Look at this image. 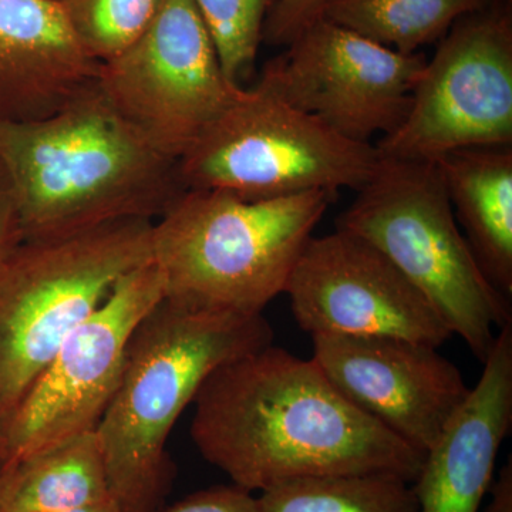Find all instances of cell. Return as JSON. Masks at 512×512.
Masks as SVG:
<instances>
[{
    "label": "cell",
    "mask_w": 512,
    "mask_h": 512,
    "mask_svg": "<svg viewBox=\"0 0 512 512\" xmlns=\"http://www.w3.org/2000/svg\"><path fill=\"white\" fill-rule=\"evenodd\" d=\"M101 92L165 156L180 160L238 99L192 0H165L136 42L101 63Z\"/></svg>",
    "instance_id": "cell-10"
},
{
    "label": "cell",
    "mask_w": 512,
    "mask_h": 512,
    "mask_svg": "<svg viewBox=\"0 0 512 512\" xmlns=\"http://www.w3.org/2000/svg\"><path fill=\"white\" fill-rule=\"evenodd\" d=\"M3 464H2V450H0V471H2Z\"/></svg>",
    "instance_id": "cell-28"
},
{
    "label": "cell",
    "mask_w": 512,
    "mask_h": 512,
    "mask_svg": "<svg viewBox=\"0 0 512 512\" xmlns=\"http://www.w3.org/2000/svg\"><path fill=\"white\" fill-rule=\"evenodd\" d=\"M426 60L322 18L265 64L258 83L340 136L370 143L402 124Z\"/></svg>",
    "instance_id": "cell-11"
},
{
    "label": "cell",
    "mask_w": 512,
    "mask_h": 512,
    "mask_svg": "<svg viewBox=\"0 0 512 512\" xmlns=\"http://www.w3.org/2000/svg\"><path fill=\"white\" fill-rule=\"evenodd\" d=\"M100 66L55 0H0V120L52 116L96 82Z\"/></svg>",
    "instance_id": "cell-15"
},
{
    "label": "cell",
    "mask_w": 512,
    "mask_h": 512,
    "mask_svg": "<svg viewBox=\"0 0 512 512\" xmlns=\"http://www.w3.org/2000/svg\"><path fill=\"white\" fill-rule=\"evenodd\" d=\"M84 50L104 63L146 32L165 0H55Z\"/></svg>",
    "instance_id": "cell-20"
},
{
    "label": "cell",
    "mask_w": 512,
    "mask_h": 512,
    "mask_svg": "<svg viewBox=\"0 0 512 512\" xmlns=\"http://www.w3.org/2000/svg\"><path fill=\"white\" fill-rule=\"evenodd\" d=\"M500 0H332L323 18L404 55L440 40L464 16Z\"/></svg>",
    "instance_id": "cell-18"
},
{
    "label": "cell",
    "mask_w": 512,
    "mask_h": 512,
    "mask_svg": "<svg viewBox=\"0 0 512 512\" xmlns=\"http://www.w3.org/2000/svg\"><path fill=\"white\" fill-rule=\"evenodd\" d=\"M336 228L382 252L484 362L511 306L461 234L436 163L379 157Z\"/></svg>",
    "instance_id": "cell-6"
},
{
    "label": "cell",
    "mask_w": 512,
    "mask_h": 512,
    "mask_svg": "<svg viewBox=\"0 0 512 512\" xmlns=\"http://www.w3.org/2000/svg\"><path fill=\"white\" fill-rule=\"evenodd\" d=\"M153 227L154 221L123 220L23 239L0 264V440L67 336L123 276L153 261Z\"/></svg>",
    "instance_id": "cell-5"
},
{
    "label": "cell",
    "mask_w": 512,
    "mask_h": 512,
    "mask_svg": "<svg viewBox=\"0 0 512 512\" xmlns=\"http://www.w3.org/2000/svg\"><path fill=\"white\" fill-rule=\"evenodd\" d=\"M335 192L245 200L187 190L154 222L153 262L164 299L201 311L258 315L289 276Z\"/></svg>",
    "instance_id": "cell-4"
},
{
    "label": "cell",
    "mask_w": 512,
    "mask_h": 512,
    "mask_svg": "<svg viewBox=\"0 0 512 512\" xmlns=\"http://www.w3.org/2000/svg\"><path fill=\"white\" fill-rule=\"evenodd\" d=\"M22 239L12 185L5 168L0 164V264L12 254Z\"/></svg>",
    "instance_id": "cell-24"
},
{
    "label": "cell",
    "mask_w": 512,
    "mask_h": 512,
    "mask_svg": "<svg viewBox=\"0 0 512 512\" xmlns=\"http://www.w3.org/2000/svg\"><path fill=\"white\" fill-rule=\"evenodd\" d=\"M113 500L96 431L18 464L8 512L70 510Z\"/></svg>",
    "instance_id": "cell-17"
},
{
    "label": "cell",
    "mask_w": 512,
    "mask_h": 512,
    "mask_svg": "<svg viewBox=\"0 0 512 512\" xmlns=\"http://www.w3.org/2000/svg\"><path fill=\"white\" fill-rule=\"evenodd\" d=\"M0 164L23 239L154 221L187 191L180 160L131 126L97 80L46 119L0 120Z\"/></svg>",
    "instance_id": "cell-2"
},
{
    "label": "cell",
    "mask_w": 512,
    "mask_h": 512,
    "mask_svg": "<svg viewBox=\"0 0 512 512\" xmlns=\"http://www.w3.org/2000/svg\"><path fill=\"white\" fill-rule=\"evenodd\" d=\"M379 154L340 136L262 84L242 89L180 158L187 190H221L245 200L311 191H359Z\"/></svg>",
    "instance_id": "cell-7"
},
{
    "label": "cell",
    "mask_w": 512,
    "mask_h": 512,
    "mask_svg": "<svg viewBox=\"0 0 512 512\" xmlns=\"http://www.w3.org/2000/svg\"><path fill=\"white\" fill-rule=\"evenodd\" d=\"M190 431L204 460L249 493L350 474H396L413 483L424 460L349 402L312 359L272 345L205 380Z\"/></svg>",
    "instance_id": "cell-1"
},
{
    "label": "cell",
    "mask_w": 512,
    "mask_h": 512,
    "mask_svg": "<svg viewBox=\"0 0 512 512\" xmlns=\"http://www.w3.org/2000/svg\"><path fill=\"white\" fill-rule=\"evenodd\" d=\"M512 146V16L503 2L464 16L426 60L410 109L379 157L436 163L453 151Z\"/></svg>",
    "instance_id": "cell-8"
},
{
    "label": "cell",
    "mask_w": 512,
    "mask_h": 512,
    "mask_svg": "<svg viewBox=\"0 0 512 512\" xmlns=\"http://www.w3.org/2000/svg\"><path fill=\"white\" fill-rule=\"evenodd\" d=\"M163 512H262L258 497L238 485H215L195 491Z\"/></svg>",
    "instance_id": "cell-23"
},
{
    "label": "cell",
    "mask_w": 512,
    "mask_h": 512,
    "mask_svg": "<svg viewBox=\"0 0 512 512\" xmlns=\"http://www.w3.org/2000/svg\"><path fill=\"white\" fill-rule=\"evenodd\" d=\"M330 2L332 0H279L266 19L262 42L288 47L303 30L323 18Z\"/></svg>",
    "instance_id": "cell-22"
},
{
    "label": "cell",
    "mask_w": 512,
    "mask_h": 512,
    "mask_svg": "<svg viewBox=\"0 0 512 512\" xmlns=\"http://www.w3.org/2000/svg\"><path fill=\"white\" fill-rule=\"evenodd\" d=\"M262 313L201 311L163 299L134 330L96 434L121 512H163L175 480L171 430L225 363L272 345Z\"/></svg>",
    "instance_id": "cell-3"
},
{
    "label": "cell",
    "mask_w": 512,
    "mask_h": 512,
    "mask_svg": "<svg viewBox=\"0 0 512 512\" xmlns=\"http://www.w3.org/2000/svg\"><path fill=\"white\" fill-rule=\"evenodd\" d=\"M18 466H6L0 471V512H8L9 498L15 485Z\"/></svg>",
    "instance_id": "cell-26"
},
{
    "label": "cell",
    "mask_w": 512,
    "mask_h": 512,
    "mask_svg": "<svg viewBox=\"0 0 512 512\" xmlns=\"http://www.w3.org/2000/svg\"><path fill=\"white\" fill-rule=\"evenodd\" d=\"M258 501L262 512H419L412 483L387 473L301 478Z\"/></svg>",
    "instance_id": "cell-19"
},
{
    "label": "cell",
    "mask_w": 512,
    "mask_h": 512,
    "mask_svg": "<svg viewBox=\"0 0 512 512\" xmlns=\"http://www.w3.org/2000/svg\"><path fill=\"white\" fill-rule=\"evenodd\" d=\"M52 512H121L120 508L113 500L104 501V503L84 505V507L70 508V510L52 511Z\"/></svg>",
    "instance_id": "cell-27"
},
{
    "label": "cell",
    "mask_w": 512,
    "mask_h": 512,
    "mask_svg": "<svg viewBox=\"0 0 512 512\" xmlns=\"http://www.w3.org/2000/svg\"><path fill=\"white\" fill-rule=\"evenodd\" d=\"M491 500L484 512H512V461L501 468L497 480L491 484Z\"/></svg>",
    "instance_id": "cell-25"
},
{
    "label": "cell",
    "mask_w": 512,
    "mask_h": 512,
    "mask_svg": "<svg viewBox=\"0 0 512 512\" xmlns=\"http://www.w3.org/2000/svg\"><path fill=\"white\" fill-rule=\"evenodd\" d=\"M229 82L242 87L254 70L266 19L279 0H192Z\"/></svg>",
    "instance_id": "cell-21"
},
{
    "label": "cell",
    "mask_w": 512,
    "mask_h": 512,
    "mask_svg": "<svg viewBox=\"0 0 512 512\" xmlns=\"http://www.w3.org/2000/svg\"><path fill=\"white\" fill-rule=\"evenodd\" d=\"M456 220L498 292L512 296V148L474 147L436 161Z\"/></svg>",
    "instance_id": "cell-16"
},
{
    "label": "cell",
    "mask_w": 512,
    "mask_h": 512,
    "mask_svg": "<svg viewBox=\"0 0 512 512\" xmlns=\"http://www.w3.org/2000/svg\"><path fill=\"white\" fill-rule=\"evenodd\" d=\"M480 380L424 454L419 512H480L512 426V322L495 336Z\"/></svg>",
    "instance_id": "cell-14"
},
{
    "label": "cell",
    "mask_w": 512,
    "mask_h": 512,
    "mask_svg": "<svg viewBox=\"0 0 512 512\" xmlns=\"http://www.w3.org/2000/svg\"><path fill=\"white\" fill-rule=\"evenodd\" d=\"M284 293L299 328L311 336H384L434 348L453 336L382 252L345 229L309 239Z\"/></svg>",
    "instance_id": "cell-12"
},
{
    "label": "cell",
    "mask_w": 512,
    "mask_h": 512,
    "mask_svg": "<svg viewBox=\"0 0 512 512\" xmlns=\"http://www.w3.org/2000/svg\"><path fill=\"white\" fill-rule=\"evenodd\" d=\"M163 299V275L153 261L114 285L20 400L0 440L3 467L96 431L119 387L134 330Z\"/></svg>",
    "instance_id": "cell-9"
},
{
    "label": "cell",
    "mask_w": 512,
    "mask_h": 512,
    "mask_svg": "<svg viewBox=\"0 0 512 512\" xmlns=\"http://www.w3.org/2000/svg\"><path fill=\"white\" fill-rule=\"evenodd\" d=\"M313 362L357 409L426 454L470 387L439 348L384 336L312 335Z\"/></svg>",
    "instance_id": "cell-13"
}]
</instances>
